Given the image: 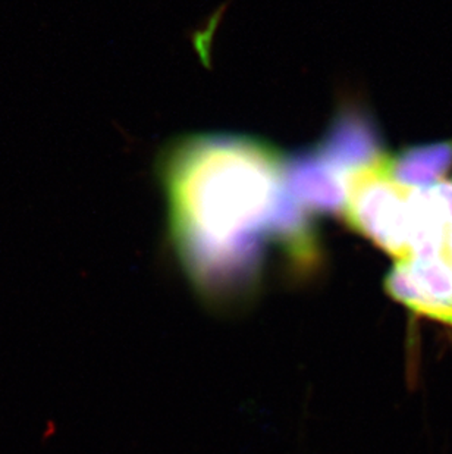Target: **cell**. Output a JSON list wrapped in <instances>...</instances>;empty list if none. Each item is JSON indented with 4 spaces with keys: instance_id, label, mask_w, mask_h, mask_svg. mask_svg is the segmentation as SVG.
Here are the masks:
<instances>
[{
    "instance_id": "6da1fadb",
    "label": "cell",
    "mask_w": 452,
    "mask_h": 454,
    "mask_svg": "<svg viewBox=\"0 0 452 454\" xmlns=\"http://www.w3.org/2000/svg\"><path fill=\"white\" fill-rule=\"evenodd\" d=\"M285 165L269 145L237 136H190L168 147L160 176L181 245L226 254L275 230Z\"/></svg>"
},
{
    "instance_id": "7a4b0ae2",
    "label": "cell",
    "mask_w": 452,
    "mask_h": 454,
    "mask_svg": "<svg viewBox=\"0 0 452 454\" xmlns=\"http://www.w3.org/2000/svg\"><path fill=\"white\" fill-rule=\"evenodd\" d=\"M285 189L306 210L335 212L346 200L347 174L312 153L285 165Z\"/></svg>"
}]
</instances>
